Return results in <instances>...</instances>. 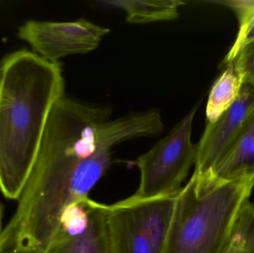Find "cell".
Returning <instances> with one entry per match:
<instances>
[{
	"instance_id": "6da1fadb",
	"label": "cell",
	"mask_w": 254,
	"mask_h": 253,
	"mask_svg": "<svg viewBox=\"0 0 254 253\" xmlns=\"http://www.w3.org/2000/svg\"><path fill=\"white\" fill-rule=\"evenodd\" d=\"M111 161V150L86 119L55 104L17 207L0 234V253H47L64 210L89 197Z\"/></svg>"
},
{
	"instance_id": "7a4b0ae2",
	"label": "cell",
	"mask_w": 254,
	"mask_h": 253,
	"mask_svg": "<svg viewBox=\"0 0 254 253\" xmlns=\"http://www.w3.org/2000/svg\"><path fill=\"white\" fill-rule=\"evenodd\" d=\"M0 191L18 200L35 163L46 123L55 102L64 95L59 62L20 50L1 62Z\"/></svg>"
},
{
	"instance_id": "3957f363",
	"label": "cell",
	"mask_w": 254,
	"mask_h": 253,
	"mask_svg": "<svg viewBox=\"0 0 254 253\" xmlns=\"http://www.w3.org/2000/svg\"><path fill=\"white\" fill-rule=\"evenodd\" d=\"M254 188V175L227 181L194 171L176 194L162 253H222Z\"/></svg>"
},
{
	"instance_id": "277c9868",
	"label": "cell",
	"mask_w": 254,
	"mask_h": 253,
	"mask_svg": "<svg viewBox=\"0 0 254 253\" xmlns=\"http://www.w3.org/2000/svg\"><path fill=\"white\" fill-rule=\"evenodd\" d=\"M176 194L148 199L131 196L108 205L111 253H162Z\"/></svg>"
},
{
	"instance_id": "5b68a950",
	"label": "cell",
	"mask_w": 254,
	"mask_h": 253,
	"mask_svg": "<svg viewBox=\"0 0 254 253\" xmlns=\"http://www.w3.org/2000/svg\"><path fill=\"white\" fill-rule=\"evenodd\" d=\"M197 107L192 108L164 138L137 157L140 184L133 196L155 199L176 194L195 164L196 144L191 140Z\"/></svg>"
},
{
	"instance_id": "8992f818",
	"label": "cell",
	"mask_w": 254,
	"mask_h": 253,
	"mask_svg": "<svg viewBox=\"0 0 254 253\" xmlns=\"http://www.w3.org/2000/svg\"><path fill=\"white\" fill-rule=\"evenodd\" d=\"M110 32L107 27L80 18L65 22L28 21L19 27L18 37L41 57L58 62L65 56L86 54L95 50Z\"/></svg>"
},
{
	"instance_id": "52a82bcc",
	"label": "cell",
	"mask_w": 254,
	"mask_h": 253,
	"mask_svg": "<svg viewBox=\"0 0 254 253\" xmlns=\"http://www.w3.org/2000/svg\"><path fill=\"white\" fill-rule=\"evenodd\" d=\"M254 111V86L244 83L234 103L213 123H207L196 144L195 169L212 170Z\"/></svg>"
},
{
	"instance_id": "ba28073f",
	"label": "cell",
	"mask_w": 254,
	"mask_h": 253,
	"mask_svg": "<svg viewBox=\"0 0 254 253\" xmlns=\"http://www.w3.org/2000/svg\"><path fill=\"white\" fill-rule=\"evenodd\" d=\"M107 213L108 205L90 199L88 216L64 225L47 253H111Z\"/></svg>"
},
{
	"instance_id": "9c48e42d",
	"label": "cell",
	"mask_w": 254,
	"mask_h": 253,
	"mask_svg": "<svg viewBox=\"0 0 254 253\" xmlns=\"http://www.w3.org/2000/svg\"><path fill=\"white\" fill-rule=\"evenodd\" d=\"M211 171L227 181L254 175V111Z\"/></svg>"
},
{
	"instance_id": "30bf717a",
	"label": "cell",
	"mask_w": 254,
	"mask_h": 253,
	"mask_svg": "<svg viewBox=\"0 0 254 253\" xmlns=\"http://www.w3.org/2000/svg\"><path fill=\"white\" fill-rule=\"evenodd\" d=\"M103 5L125 12L126 21L131 24H147L177 19L180 0H113L101 1Z\"/></svg>"
},
{
	"instance_id": "8fae6325",
	"label": "cell",
	"mask_w": 254,
	"mask_h": 253,
	"mask_svg": "<svg viewBox=\"0 0 254 253\" xmlns=\"http://www.w3.org/2000/svg\"><path fill=\"white\" fill-rule=\"evenodd\" d=\"M243 81L233 62L225 65V69L213 83L206 106L207 123L216 121L236 101L240 95Z\"/></svg>"
},
{
	"instance_id": "7c38bea8",
	"label": "cell",
	"mask_w": 254,
	"mask_h": 253,
	"mask_svg": "<svg viewBox=\"0 0 254 253\" xmlns=\"http://www.w3.org/2000/svg\"><path fill=\"white\" fill-rule=\"evenodd\" d=\"M222 253H254V204L250 200L242 207Z\"/></svg>"
},
{
	"instance_id": "4fadbf2b",
	"label": "cell",
	"mask_w": 254,
	"mask_h": 253,
	"mask_svg": "<svg viewBox=\"0 0 254 253\" xmlns=\"http://www.w3.org/2000/svg\"><path fill=\"white\" fill-rule=\"evenodd\" d=\"M218 3L232 9L240 22L237 38L222 62L225 65L232 61L243 45L254 40V0H228Z\"/></svg>"
},
{
	"instance_id": "5bb4252c",
	"label": "cell",
	"mask_w": 254,
	"mask_h": 253,
	"mask_svg": "<svg viewBox=\"0 0 254 253\" xmlns=\"http://www.w3.org/2000/svg\"><path fill=\"white\" fill-rule=\"evenodd\" d=\"M231 62L243 84L254 86V40L243 45Z\"/></svg>"
},
{
	"instance_id": "9a60e30c",
	"label": "cell",
	"mask_w": 254,
	"mask_h": 253,
	"mask_svg": "<svg viewBox=\"0 0 254 253\" xmlns=\"http://www.w3.org/2000/svg\"><path fill=\"white\" fill-rule=\"evenodd\" d=\"M2 219H3V206L2 203L0 202V234L2 232Z\"/></svg>"
},
{
	"instance_id": "2e32d148",
	"label": "cell",
	"mask_w": 254,
	"mask_h": 253,
	"mask_svg": "<svg viewBox=\"0 0 254 253\" xmlns=\"http://www.w3.org/2000/svg\"><path fill=\"white\" fill-rule=\"evenodd\" d=\"M3 80V70L2 68L0 67V92H1V84H2Z\"/></svg>"
}]
</instances>
